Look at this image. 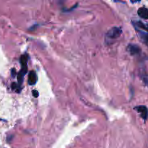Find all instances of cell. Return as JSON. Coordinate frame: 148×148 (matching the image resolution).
I'll return each mask as SVG.
<instances>
[{
	"label": "cell",
	"instance_id": "cell-1",
	"mask_svg": "<svg viewBox=\"0 0 148 148\" xmlns=\"http://www.w3.org/2000/svg\"><path fill=\"white\" fill-rule=\"evenodd\" d=\"M121 33H122V30H121V27H112L106 33V41L108 43H110V41H111V40H114L119 38L121 36Z\"/></svg>",
	"mask_w": 148,
	"mask_h": 148
},
{
	"label": "cell",
	"instance_id": "cell-2",
	"mask_svg": "<svg viewBox=\"0 0 148 148\" xmlns=\"http://www.w3.org/2000/svg\"><path fill=\"white\" fill-rule=\"evenodd\" d=\"M134 109L137 112L140 113V116H141V117L143 119L147 120L148 117V109L147 107L145 106H136Z\"/></svg>",
	"mask_w": 148,
	"mask_h": 148
},
{
	"label": "cell",
	"instance_id": "cell-3",
	"mask_svg": "<svg viewBox=\"0 0 148 148\" xmlns=\"http://www.w3.org/2000/svg\"><path fill=\"white\" fill-rule=\"evenodd\" d=\"M27 56L26 54L22 55L21 57H20V64H21L22 69L20 72L23 74V75H25L27 72Z\"/></svg>",
	"mask_w": 148,
	"mask_h": 148
},
{
	"label": "cell",
	"instance_id": "cell-4",
	"mask_svg": "<svg viewBox=\"0 0 148 148\" xmlns=\"http://www.w3.org/2000/svg\"><path fill=\"white\" fill-rule=\"evenodd\" d=\"M128 50L129 51H130V54L133 55V56L140 54V52H141V49H140L137 45H135V44L129 45Z\"/></svg>",
	"mask_w": 148,
	"mask_h": 148
},
{
	"label": "cell",
	"instance_id": "cell-5",
	"mask_svg": "<svg viewBox=\"0 0 148 148\" xmlns=\"http://www.w3.org/2000/svg\"><path fill=\"white\" fill-rule=\"evenodd\" d=\"M38 77L37 74L35 71L32 70L29 72L28 74V83L29 85H33L37 82Z\"/></svg>",
	"mask_w": 148,
	"mask_h": 148
},
{
	"label": "cell",
	"instance_id": "cell-6",
	"mask_svg": "<svg viewBox=\"0 0 148 148\" xmlns=\"http://www.w3.org/2000/svg\"><path fill=\"white\" fill-rule=\"evenodd\" d=\"M133 25L135 26L136 28H140L142 30L146 31V33H148V23H145L142 21H135L132 22Z\"/></svg>",
	"mask_w": 148,
	"mask_h": 148
},
{
	"label": "cell",
	"instance_id": "cell-7",
	"mask_svg": "<svg viewBox=\"0 0 148 148\" xmlns=\"http://www.w3.org/2000/svg\"><path fill=\"white\" fill-rule=\"evenodd\" d=\"M137 13H138V15L141 18L145 19V20H147L148 19V9L146 8V7H140L138 10Z\"/></svg>",
	"mask_w": 148,
	"mask_h": 148
},
{
	"label": "cell",
	"instance_id": "cell-8",
	"mask_svg": "<svg viewBox=\"0 0 148 148\" xmlns=\"http://www.w3.org/2000/svg\"><path fill=\"white\" fill-rule=\"evenodd\" d=\"M138 33H139V36H140V38H141L142 41H143V43H144L148 47V33L139 30Z\"/></svg>",
	"mask_w": 148,
	"mask_h": 148
},
{
	"label": "cell",
	"instance_id": "cell-9",
	"mask_svg": "<svg viewBox=\"0 0 148 148\" xmlns=\"http://www.w3.org/2000/svg\"><path fill=\"white\" fill-rule=\"evenodd\" d=\"M33 95L35 98H38V92L37 90H33Z\"/></svg>",
	"mask_w": 148,
	"mask_h": 148
},
{
	"label": "cell",
	"instance_id": "cell-10",
	"mask_svg": "<svg viewBox=\"0 0 148 148\" xmlns=\"http://www.w3.org/2000/svg\"><path fill=\"white\" fill-rule=\"evenodd\" d=\"M11 74H12V77H14L16 75V71L14 69H12V72H11Z\"/></svg>",
	"mask_w": 148,
	"mask_h": 148
},
{
	"label": "cell",
	"instance_id": "cell-11",
	"mask_svg": "<svg viewBox=\"0 0 148 148\" xmlns=\"http://www.w3.org/2000/svg\"><path fill=\"white\" fill-rule=\"evenodd\" d=\"M17 84L16 83H14V82H13L12 84V88L13 90H15V89H17Z\"/></svg>",
	"mask_w": 148,
	"mask_h": 148
}]
</instances>
